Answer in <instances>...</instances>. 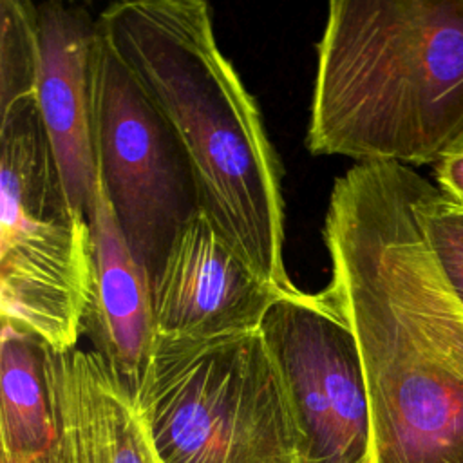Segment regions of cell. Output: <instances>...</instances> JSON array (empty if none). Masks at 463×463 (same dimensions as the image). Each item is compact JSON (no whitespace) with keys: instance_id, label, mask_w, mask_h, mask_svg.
Wrapping results in <instances>:
<instances>
[{"instance_id":"6da1fadb","label":"cell","mask_w":463,"mask_h":463,"mask_svg":"<svg viewBox=\"0 0 463 463\" xmlns=\"http://www.w3.org/2000/svg\"><path fill=\"white\" fill-rule=\"evenodd\" d=\"M421 177L354 163L322 228L324 293L358 344L374 463H463V302L416 215Z\"/></svg>"},{"instance_id":"7a4b0ae2","label":"cell","mask_w":463,"mask_h":463,"mask_svg":"<svg viewBox=\"0 0 463 463\" xmlns=\"http://www.w3.org/2000/svg\"><path fill=\"white\" fill-rule=\"evenodd\" d=\"M98 24L175 132L203 210L271 286L284 266L280 166L260 110L217 43L203 0L110 4Z\"/></svg>"},{"instance_id":"3957f363","label":"cell","mask_w":463,"mask_h":463,"mask_svg":"<svg viewBox=\"0 0 463 463\" xmlns=\"http://www.w3.org/2000/svg\"><path fill=\"white\" fill-rule=\"evenodd\" d=\"M461 136L463 0L329 2L307 150L412 168Z\"/></svg>"},{"instance_id":"277c9868","label":"cell","mask_w":463,"mask_h":463,"mask_svg":"<svg viewBox=\"0 0 463 463\" xmlns=\"http://www.w3.org/2000/svg\"><path fill=\"white\" fill-rule=\"evenodd\" d=\"M134 398L163 463H311L260 329L157 336Z\"/></svg>"},{"instance_id":"5b68a950","label":"cell","mask_w":463,"mask_h":463,"mask_svg":"<svg viewBox=\"0 0 463 463\" xmlns=\"http://www.w3.org/2000/svg\"><path fill=\"white\" fill-rule=\"evenodd\" d=\"M90 273V224L67 201L38 105L0 119L2 322L74 349Z\"/></svg>"},{"instance_id":"8992f818","label":"cell","mask_w":463,"mask_h":463,"mask_svg":"<svg viewBox=\"0 0 463 463\" xmlns=\"http://www.w3.org/2000/svg\"><path fill=\"white\" fill-rule=\"evenodd\" d=\"M98 175L123 237L152 284L199 199L184 150L98 24L92 52Z\"/></svg>"},{"instance_id":"52a82bcc","label":"cell","mask_w":463,"mask_h":463,"mask_svg":"<svg viewBox=\"0 0 463 463\" xmlns=\"http://www.w3.org/2000/svg\"><path fill=\"white\" fill-rule=\"evenodd\" d=\"M260 331L300 418L311 463L373 458L358 344L331 298L295 286L277 298Z\"/></svg>"},{"instance_id":"ba28073f","label":"cell","mask_w":463,"mask_h":463,"mask_svg":"<svg viewBox=\"0 0 463 463\" xmlns=\"http://www.w3.org/2000/svg\"><path fill=\"white\" fill-rule=\"evenodd\" d=\"M282 293L197 210L177 233L152 284L156 333L204 340L257 331Z\"/></svg>"},{"instance_id":"9c48e42d","label":"cell","mask_w":463,"mask_h":463,"mask_svg":"<svg viewBox=\"0 0 463 463\" xmlns=\"http://www.w3.org/2000/svg\"><path fill=\"white\" fill-rule=\"evenodd\" d=\"M38 110L69 204L89 219L98 186L92 52L98 18L60 2L36 4Z\"/></svg>"},{"instance_id":"30bf717a","label":"cell","mask_w":463,"mask_h":463,"mask_svg":"<svg viewBox=\"0 0 463 463\" xmlns=\"http://www.w3.org/2000/svg\"><path fill=\"white\" fill-rule=\"evenodd\" d=\"M54 463H163L134 392L94 349L52 353Z\"/></svg>"},{"instance_id":"8fae6325","label":"cell","mask_w":463,"mask_h":463,"mask_svg":"<svg viewBox=\"0 0 463 463\" xmlns=\"http://www.w3.org/2000/svg\"><path fill=\"white\" fill-rule=\"evenodd\" d=\"M89 224L92 273L81 333L134 392L157 338L152 280L132 255L99 175Z\"/></svg>"},{"instance_id":"7c38bea8","label":"cell","mask_w":463,"mask_h":463,"mask_svg":"<svg viewBox=\"0 0 463 463\" xmlns=\"http://www.w3.org/2000/svg\"><path fill=\"white\" fill-rule=\"evenodd\" d=\"M54 349L7 322L0 331L2 463H36L54 449L49 367Z\"/></svg>"},{"instance_id":"4fadbf2b","label":"cell","mask_w":463,"mask_h":463,"mask_svg":"<svg viewBox=\"0 0 463 463\" xmlns=\"http://www.w3.org/2000/svg\"><path fill=\"white\" fill-rule=\"evenodd\" d=\"M36 4L0 2V119L38 105Z\"/></svg>"},{"instance_id":"5bb4252c","label":"cell","mask_w":463,"mask_h":463,"mask_svg":"<svg viewBox=\"0 0 463 463\" xmlns=\"http://www.w3.org/2000/svg\"><path fill=\"white\" fill-rule=\"evenodd\" d=\"M416 215L439 266L463 302V208L445 199L432 183L421 177Z\"/></svg>"},{"instance_id":"9a60e30c","label":"cell","mask_w":463,"mask_h":463,"mask_svg":"<svg viewBox=\"0 0 463 463\" xmlns=\"http://www.w3.org/2000/svg\"><path fill=\"white\" fill-rule=\"evenodd\" d=\"M432 170L438 192L463 208V136L438 157Z\"/></svg>"},{"instance_id":"2e32d148","label":"cell","mask_w":463,"mask_h":463,"mask_svg":"<svg viewBox=\"0 0 463 463\" xmlns=\"http://www.w3.org/2000/svg\"><path fill=\"white\" fill-rule=\"evenodd\" d=\"M36 463H54V459H52V452H51L47 458H43V459H40V461H36Z\"/></svg>"},{"instance_id":"e0dca14e","label":"cell","mask_w":463,"mask_h":463,"mask_svg":"<svg viewBox=\"0 0 463 463\" xmlns=\"http://www.w3.org/2000/svg\"><path fill=\"white\" fill-rule=\"evenodd\" d=\"M360 463H374V461H373V458H367V459H364V461H360Z\"/></svg>"}]
</instances>
